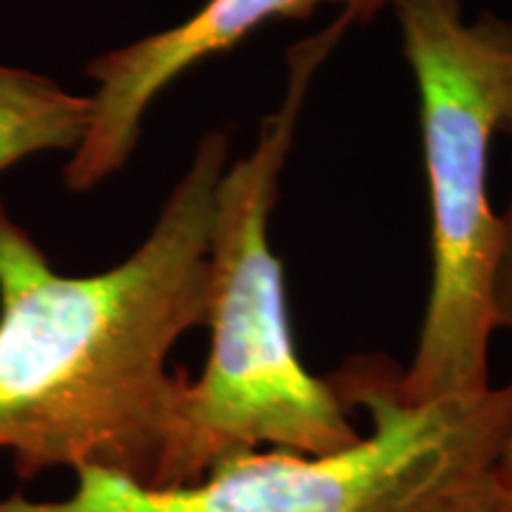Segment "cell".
Returning <instances> with one entry per match:
<instances>
[{"mask_svg":"<svg viewBox=\"0 0 512 512\" xmlns=\"http://www.w3.org/2000/svg\"><path fill=\"white\" fill-rule=\"evenodd\" d=\"M503 131L512 138V114ZM491 306H494L496 328L512 330V200L501 216V245H498L494 287H491Z\"/></svg>","mask_w":512,"mask_h":512,"instance_id":"7","label":"cell"},{"mask_svg":"<svg viewBox=\"0 0 512 512\" xmlns=\"http://www.w3.org/2000/svg\"><path fill=\"white\" fill-rule=\"evenodd\" d=\"M230 140L204 133L143 245L110 271H55L0 197V451L166 489L190 377L169 368L207 325L209 233Z\"/></svg>","mask_w":512,"mask_h":512,"instance_id":"1","label":"cell"},{"mask_svg":"<svg viewBox=\"0 0 512 512\" xmlns=\"http://www.w3.org/2000/svg\"><path fill=\"white\" fill-rule=\"evenodd\" d=\"M501 477H503L505 491H508V496L512 501V432H510L508 441H505L503 453H501Z\"/></svg>","mask_w":512,"mask_h":512,"instance_id":"8","label":"cell"},{"mask_svg":"<svg viewBox=\"0 0 512 512\" xmlns=\"http://www.w3.org/2000/svg\"><path fill=\"white\" fill-rule=\"evenodd\" d=\"M373 432L342 451H252L197 484L150 489L102 470L76 472L60 501L10 496L0 512H512L501 453L512 432V377L467 399L406 403L382 363L330 380Z\"/></svg>","mask_w":512,"mask_h":512,"instance_id":"3","label":"cell"},{"mask_svg":"<svg viewBox=\"0 0 512 512\" xmlns=\"http://www.w3.org/2000/svg\"><path fill=\"white\" fill-rule=\"evenodd\" d=\"M418 83L432 207V287L418 349L396 392L406 403L491 387V287L501 216L489 202V145L512 114V22H465L463 0H387Z\"/></svg>","mask_w":512,"mask_h":512,"instance_id":"4","label":"cell"},{"mask_svg":"<svg viewBox=\"0 0 512 512\" xmlns=\"http://www.w3.org/2000/svg\"><path fill=\"white\" fill-rule=\"evenodd\" d=\"M320 5H339L366 22L387 0H207L176 27L95 57L86 67L95 81L91 114L62 171L64 185L88 192L119 174L136 152L145 112L195 64L235 48L271 19H306Z\"/></svg>","mask_w":512,"mask_h":512,"instance_id":"5","label":"cell"},{"mask_svg":"<svg viewBox=\"0 0 512 512\" xmlns=\"http://www.w3.org/2000/svg\"><path fill=\"white\" fill-rule=\"evenodd\" d=\"M351 24L354 17L342 12L328 29L287 50L283 105L261 121L254 150L228 164L216 188L209 354L200 377L185 389L169 486L197 484L216 465L261 446L325 456L363 437L332 382L311 375L299 361L283 266L268 235L311 81Z\"/></svg>","mask_w":512,"mask_h":512,"instance_id":"2","label":"cell"},{"mask_svg":"<svg viewBox=\"0 0 512 512\" xmlns=\"http://www.w3.org/2000/svg\"><path fill=\"white\" fill-rule=\"evenodd\" d=\"M91 114L88 95L50 76L0 64V171L43 152H74Z\"/></svg>","mask_w":512,"mask_h":512,"instance_id":"6","label":"cell"}]
</instances>
